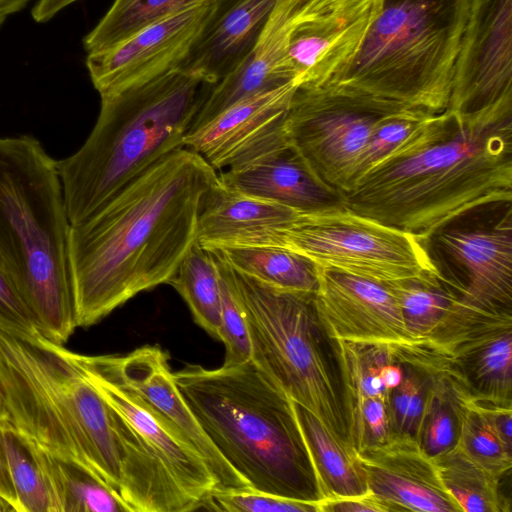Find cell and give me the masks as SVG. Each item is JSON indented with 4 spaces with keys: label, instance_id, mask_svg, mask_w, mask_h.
Wrapping results in <instances>:
<instances>
[{
    "label": "cell",
    "instance_id": "7",
    "mask_svg": "<svg viewBox=\"0 0 512 512\" xmlns=\"http://www.w3.org/2000/svg\"><path fill=\"white\" fill-rule=\"evenodd\" d=\"M469 7L470 0H379L357 53L330 83L445 111Z\"/></svg>",
    "mask_w": 512,
    "mask_h": 512
},
{
    "label": "cell",
    "instance_id": "6",
    "mask_svg": "<svg viewBox=\"0 0 512 512\" xmlns=\"http://www.w3.org/2000/svg\"><path fill=\"white\" fill-rule=\"evenodd\" d=\"M208 83L177 68L101 95L98 119L81 148L56 161L71 225L81 223L184 139Z\"/></svg>",
    "mask_w": 512,
    "mask_h": 512
},
{
    "label": "cell",
    "instance_id": "3",
    "mask_svg": "<svg viewBox=\"0 0 512 512\" xmlns=\"http://www.w3.org/2000/svg\"><path fill=\"white\" fill-rule=\"evenodd\" d=\"M0 419L45 452L86 470L122 499L116 413L63 345L40 333L0 328Z\"/></svg>",
    "mask_w": 512,
    "mask_h": 512
},
{
    "label": "cell",
    "instance_id": "16",
    "mask_svg": "<svg viewBox=\"0 0 512 512\" xmlns=\"http://www.w3.org/2000/svg\"><path fill=\"white\" fill-rule=\"evenodd\" d=\"M379 0H307L289 39L287 63L297 86L333 81L352 61Z\"/></svg>",
    "mask_w": 512,
    "mask_h": 512
},
{
    "label": "cell",
    "instance_id": "26",
    "mask_svg": "<svg viewBox=\"0 0 512 512\" xmlns=\"http://www.w3.org/2000/svg\"><path fill=\"white\" fill-rule=\"evenodd\" d=\"M295 407L320 501L367 493L369 490L357 451L335 437L309 410L296 402Z\"/></svg>",
    "mask_w": 512,
    "mask_h": 512
},
{
    "label": "cell",
    "instance_id": "11",
    "mask_svg": "<svg viewBox=\"0 0 512 512\" xmlns=\"http://www.w3.org/2000/svg\"><path fill=\"white\" fill-rule=\"evenodd\" d=\"M425 242L433 243L465 277L463 302L481 309L512 308V202L470 210Z\"/></svg>",
    "mask_w": 512,
    "mask_h": 512
},
{
    "label": "cell",
    "instance_id": "39",
    "mask_svg": "<svg viewBox=\"0 0 512 512\" xmlns=\"http://www.w3.org/2000/svg\"><path fill=\"white\" fill-rule=\"evenodd\" d=\"M76 1L78 0H39L32 10V17L36 22H46Z\"/></svg>",
    "mask_w": 512,
    "mask_h": 512
},
{
    "label": "cell",
    "instance_id": "18",
    "mask_svg": "<svg viewBox=\"0 0 512 512\" xmlns=\"http://www.w3.org/2000/svg\"><path fill=\"white\" fill-rule=\"evenodd\" d=\"M368 490L388 511L461 512L433 457L407 434L393 433L357 452Z\"/></svg>",
    "mask_w": 512,
    "mask_h": 512
},
{
    "label": "cell",
    "instance_id": "28",
    "mask_svg": "<svg viewBox=\"0 0 512 512\" xmlns=\"http://www.w3.org/2000/svg\"><path fill=\"white\" fill-rule=\"evenodd\" d=\"M440 479L461 512H509L500 477L471 458L457 444L433 456Z\"/></svg>",
    "mask_w": 512,
    "mask_h": 512
},
{
    "label": "cell",
    "instance_id": "38",
    "mask_svg": "<svg viewBox=\"0 0 512 512\" xmlns=\"http://www.w3.org/2000/svg\"><path fill=\"white\" fill-rule=\"evenodd\" d=\"M362 511L388 512V509L369 491L359 496L332 498L320 501V512Z\"/></svg>",
    "mask_w": 512,
    "mask_h": 512
},
{
    "label": "cell",
    "instance_id": "17",
    "mask_svg": "<svg viewBox=\"0 0 512 512\" xmlns=\"http://www.w3.org/2000/svg\"><path fill=\"white\" fill-rule=\"evenodd\" d=\"M297 87L290 83L235 102L188 132L185 147L201 155L217 171L287 144L284 121Z\"/></svg>",
    "mask_w": 512,
    "mask_h": 512
},
{
    "label": "cell",
    "instance_id": "14",
    "mask_svg": "<svg viewBox=\"0 0 512 512\" xmlns=\"http://www.w3.org/2000/svg\"><path fill=\"white\" fill-rule=\"evenodd\" d=\"M213 0H204L152 22L124 40L88 53L91 81L101 95L114 93L181 68Z\"/></svg>",
    "mask_w": 512,
    "mask_h": 512
},
{
    "label": "cell",
    "instance_id": "20",
    "mask_svg": "<svg viewBox=\"0 0 512 512\" xmlns=\"http://www.w3.org/2000/svg\"><path fill=\"white\" fill-rule=\"evenodd\" d=\"M307 0H276L246 60L230 75L209 84L191 129L195 130L235 102L255 93L294 83L287 63L291 32Z\"/></svg>",
    "mask_w": 512,
    "mask_h": 512
},
{
    "label": "cell",
    "instance_id": "27",
    "mask_svg": "<svg viewBox=\"0 0 512 512\" xmlns=\"http://www.w3.org/2000/svg\"><path fill=\"white\" fill-rule=\"evenodd\" d=\"M237 271L265 283L314 293L317 288L315 263L286 248L269 245L209 248Z\"/></svg>",
    "mask_w": 512,
    "mask_h": 512
},
{
    "label": "cell",
    "instance_id": "25",
    "mask_svg": "<svg viewBox=\"0 0 512 512\" xmlns=\"http://www.w3.org/2000/svg\"><path fill=\"white\" fill-rule=\"evenodd\" d=\"M341 383L349 444L355 451L364 447L362 409L367 401L390 399L380 370L393 357L385 344L331 339Z\"/></svg>",
    "mask_w": 512,
    "mask_h": 512
},
{
    "label": "cell",
    "instance_id": "33",
    "mask_svg": "<svg viewBox=\"0 0 512 512\" xmlns=\"http://www.w3.org/2000/svg\"><path fill=\"white\" fill-rule=\"evenodd\" d=\"M204 0H114L98 24L85 36L88 53L106 49L142 27Z\"/></svg>",
    "mask_w": 512,
    "mask_h": 512
},
{
    "label": "cell",
    "instance_id": "10",
    "mask_svg": "<svg viewBox=\"0 0 512 512\" xmlns=\"http://www.w3.org/2000/svg\"><path fill=\"white\" fill-rule=\"evenodd\" d=\"M407 107L341 84L298 86L285 117V135L318 180L344 197L378 123Z\"/></svg>",
    "mask_w": 512,
    "mask_h": 512
},
{
    "label": "cell",
    "instance_id": "2",
    "mask_svg": "<svg viewBox=\"0 0 512 512\" xmlns=\"http://www.w3.org/2000/svg\"><path fill=\"white\" fill-rule=\"evenodd\" d=\"M512 202V96L429 116L344 195L352 211L426 241L475 208Z\"/></svg>",
    "mask_w": 512,
    "mask_h": 512
},
{
    "label": "cell",
    "instance_id": "12",
    "mask_svg": "<svg viewBox=\"0 0 512 512\" xmlns=\"http://www.w3.org/2000/svg\"><path fill=\"white\" fill-rule=\"evenodd\" d=\"M512 96V0H470L447 110L471 115Z\"/></svg>",
    "mask_w": 512,
    "mask_h": 512
},
{
    "label": "cell",
    "instance_id": "40",
    "mask_svg": "<svg viewBox=\"0 0 512 512\" xmlns=\"http://www.w3.org/2000/svg\"><path fill=\"white\" fill-rule=\"evenodd\" d=\"M380 375L386 388L391 391L403 380L404 368L402 364L396 360L395 355H393V357L382 366Z\"/></svg>",
    "mask_w": 512,
    "mask_h": 512
},
{
    "label": "cell",
    "instance_id": "15",
    "mask_svg": "<svg viewBox=\"0 0 512 512\" xmlns=\"http://www.w3.org/2000/svg\"><path fill=\"white\" fill-rule=\"evenodd\" d=\"M315 266L314 304L330 339L398 348L428 342L418 340L408 330L390 283Z\"/></svg>",
    "mask_w": 512,
    "mask_h": 512
},
{
    "label": "cell",
    "instance_id": "31",
    "mask_svg": "<svg viewBox=\"0 0 512 512\" xmlns=\"http://www.w3.org/2000/svg\"><path fill=\"white\" fill-rule=\"evenodd\" d=\"M456 444L471 458L503 478L512 467V447L498 432L487 400L463 392L459 410Z\"/></svg>",
    "mask_w": 512,
    "mask_h": 512
},
{
    "label": "cell",
    "instance_id": "35",
    "mask_svg": "<svg viewBox=\"0 0 512 512\" xmlns=\"http://www.w3.org/2000/svg\"><path fill=\"white\" fill-rule=\"evenodd\" d=\"M402 366L403 380L390 393L392 434H407L417 440L429 380L434 374L408 364Z\"/></svg>",
    "mask_w": 512,
    "mask_h": 512
},
{
    "label": "cell",
    "instance_id": "37",
    "mask_svg": "<svg viewBox=\"0 0 512 512\" xmlns=\"http://www.w3.org/2000/svg\"><path fill=\"white\" fill-rule=\"evenodd\" d=\"M0 328L19 334L32 335L40 333L34 318L1 263Z\"/></svg>",
    "mask_w": 512,
    "mask_h": 512
},
{
    "label": "cell",
    "instance_id": "24",
    "mask_svg": "<svg viewBox=\"0 0 512 512\" xmlns=\"http://www.w3.org/2000/svg\"><path fill=\"white\" fill-rule=\"evenodd\" d=\"M0 499L11 511L61 512L45 451L0 419Z\"/></svg>",
    "mask_w": 512,
    "mask_h": 512
},
{
    "label": "cell",
    "instance_id": "30",
    "mask_svg": "<svg viewBox=\"0 0 512 512\" xmlns=\"http://www.w3.org/2000/svg\"><path fill=\"white\" fill-rule=\"evenodd\" d=\"M390 287L408 330L421 341H430L460 297L456 285L445 276L410 278L390 283Z\"/></svg>",
    "mask_w": 512,
    "mask_h": 512
},
{
    "label": "cell",
    "instance_id": "19",
    "mask_svg": "<svg viewBox=\"0 0 512 512\" xmlns=\"http://www.w3.org/2000/svg\"><path fill=\"white\" fill-rule=\"evenodd\" d=\"M105 359L121 383L141 396L193 443L209 465L218 489L250 487L200 427L176 385L165 351L155 345H144L123 356L105 355Z\"/></svg>",
    "mask_w": 512,
    "mask_h": 512
},
{
    "label": "cell",
    "instance_id": "34",
    "mask_svg": "<svg viewBox=\"0 0 512 512\" xmlns=\"http://www.w3.org/2000/svg\"><path fill=\"white\" fill-rule=\"evenodd\" d=\"M227 512H320V501L284 498L247 488L214 489L198 510Z\"/></svg>",
    "mask_w": 512,
    "mask_h": 512
},
{
    "label": "cell",
    "instance_id": "5",
    "mask_svg": "<svg viewBox=\"0 0 512 512\" xmlns=\"http://www.w3.org/2000/svg\"><path fill=\"white\" fill-rule=\"evenodd\" d=\"M70 225L56 160L31 135L0 137V263L38 331L59 345L77 328Z\"/></svg>",
    "mask_w": 512,
    "mask_h": 512
},
{
    "label": "cell",
    "instance_id": "29",
    "mask_svg": "<svg viewBox=\"0 0 512 512\" xmlns=\"http://www.w3.org/2000/svg\"><path fill=\"white\" fill-rule=\"evenodd\" d=\"M167 284L173 286L185 300L195 322L212 337L219 338L220 273L211 251L196 241Z\"/></svg>",
    "mask_w": 512,
    "mask_h": 512
},
{
    "label": "cell",
    "instance_id": "21",
    "mask_svg": "<svg viewBox=\"0 0 512 512\" xmlns=\"http://www.w3.org/2000/svg\"><path fill=\"white\" fill-rule=\"evenodd\" d=\"M276 0H213L209 16L181 68L214 84L230 75L255 46Z\"/></svg>",
    "mask_w": 512,
    "mask_h": 512
},
{
    "label": "cell",
    "instance_id": "4",
    "mask_svg": "<svg viewBox=\"0 0 512 512\" xmlns=\"http://www.w3.org/2000/svg\"><path fill=\"white\" fill-rule=\"evenodd\" d=\"M173 376L210 442L250 488L320 501L295 401L252 360L189 364Z\"/></svg>",
    "mask_w": 512,
    "mask_h": 512
},
{
    "label": "cell",
    "instance_id": "22",
    "mask_svg": "<svg viewBox=\"0 0 512 512\" xmlns=\"http://www.w3.org/2000/svg\"><path fill=\"white\" fill-rule=\"evenodd\" d=\"M218 177L240 192L301 212L345 205L344 197L318 180L288 143L228 168Z\"/></svg>",
    "mask_w": 512,
    "mask_h": 512
},
{
    "label": "cell",
    "instance_id": "42",
    "mask_svg": "<svg viewBox=\"0 0 512 512\" xmlns=\"http://www.w3.org/2000/svg\"><path fill=\"white\" fill-rule=\"evenodd\" d=\"M4 511H11V508L2 499H0V512Z\"/></svg>",
    "mask_w": 512,
    "mask_h": 512
},
{
    "label": "cell",
    "instance_id": "1",
    "mask_svg": "<svg viewBox=\"0 0 512 512\" xmlns=\"http://www.w3.org/2000/svg\"><path fill=\"white\" fill-rule=\"evenodd\" d=\"M218 173L183 147L70 225L69 265L77 327L96 324L137 294L168 283L190 247Z\"/></svg>",
    "mask_w": 512,
    "mask_h": 512
},
{
    "label": "cell",
    "instance_id": "23",
    "mask_svg": "<svg viewBox=\"0 0 512 512\" xmlns=\"http://www.w3.org/2000/svg\"><path fill=\"white\" fill-rule=\"evenodd\" d=\"M301 211L245 194L219 177L207 192L197 224V242L206 249L245 246L293 224Z\"/></svg>",
    "mask_w": 512,
    "mask_h": 512
},
{
    "label": "cell",
    "instance_id": "36",
    "mask_svg": "<svg viewBox=\"0 0 512 512\" xmlns=\"http://www.w3.org/2000/svg\"><path fill=\"white\" fill-rule=\"evenodd\" d=\"M213 256L220 273L221 327L218 339L224 343L226 351L223 365H237L251 360L249 334L239 298L225 265L215 254Z\"/></svg>",
    "mask_w": 512,
    "mask_h": 512
},
{
    "label": "cell",
    "instance_id": "13",
    "mask_svg": "<svg viewBox=\"0 0 512 512\" xmlns=\"http://www.w3.org/2000/svg\"><path fill=\"white\" fill-rule=\"evenodd\" d=\"M68 354L110 407L141 437L180 489L197 504L198 510L218 484L193 443L177 426L121 383L105 355L87 356L69 350Z\"/></svg>",
    "mask_w": 512,
    "mask_h": 512
},
{
    "label": "cell",
    "instance_id": "32",
    "mask_svg": "<svg viewBox=\"0 0 512 512\" xmlns=\"http://www.w3.org/2000/svg\"><path fill=\"white\" fill-rule=\"evenodd\" d=\"M61 512H131L111 489L81 467L45 452Z\"/></svg>",
    "mask_w": 512,
    "mask_h": 512
},
{
    "label": "cell",
    "instance_id": "41",
    "mask_svg": "<svg viewBox=\"0 0 512 512\" xmlns=\"http://www.w3.org/2000/svg\"><path fill=\"white\" fill-rule=\"evenodd\" d=\"M31 0H0V26L12 14L20 11Z\"/></svg>",
    "mask_w": 512,
    "mask_h": 512
},
{
    "label": "cell",
    "instance_id": "8",
    "mask_svg": "<svg viewBox=\"0 0 512 512\" xmlns=\"http://www.w3.org/2000/svg\"><path fill=\"white\" fill-rule=\"evenodd\" d=\"M216 256L239 298L251 360L335 437L349 444L337 363L316 312L314 293L265 283Z\"/></svg>",
    "mask_w": 512,
    "mask_h": 512
},
{
    "label": "cell",
    "instance_id": "9",
    "mask_svg": "<svg viewBox=\"0 0 512 512\" xmlns=\"http://www.w3.org/2000/svg\"><path fill=\"white\" fill-rule=\"evenodd\" d=\"M289 249L316 265L381 283L444 276L416 235L345 205L300 212L290 226L249 245Z\"/></svg>",
    "mask_w": 512,
    "mask_h": 512
}]
</instances>
